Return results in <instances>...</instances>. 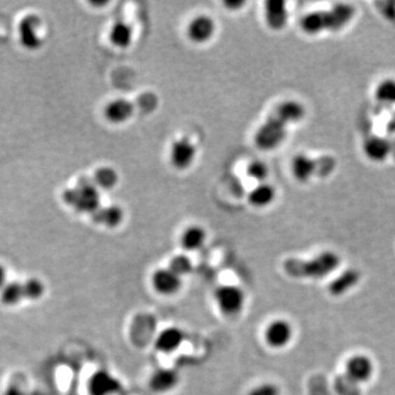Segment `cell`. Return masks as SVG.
<instances>
[{
  "label": "cell",
  "instance_id": "cell-24",
  "mask_svg": "<svg viewBox=\"0 0 395 395\" xmlns=\"http://www.w3.org/2000/svg\"><path fill=\"white\" fill-rule=\"evenodd\" d=\"M92 180L99 190H111L119 183V174L109 166H102L94 172Z\"/></svg>",
  "mask_w": 395,
  "mask_h": 395
},
{
  "label": "cell",
  "instance_id": "cell-9",
  "mask_svg": "<svg viewBox=\"0 0 395 395\" xmlns=\"http://www.w3.org/2000/svg\"><path fill=\"white\" fill-rule=\"evenodd\" d=\"M216 31V21L205 15H197L187 27V36L195 44L207 43Z\"/></svg>",
  "mask_w": 395,
  "mask_h": 395
},
{
  "label": "cell",
  "instance_id": "cell-7",
  "mask_svg": "<svg viewBox=\"0 0 395 395\" xmlns=\"http://www.w3.org/2000/svg\"><path fill=\"white\" fill-rule=\"evenodd\" d=\"M43 26V21L40 15H26L19 23L18 33L19 40L21 46L27 50L34 51L38 50L43 44V38L41 34Z\"/></svg>",
  "mask_w": 395,
  "mask_h": 395
},
{
  "label": "cell",
  "instance_id": "cell-5",
  "mask_svg": "<svg viewBox=\"0 0 395 395\" xmlns=\"http://www.w3.org/2000/svg\"><path fill=\"white\" fill-rule=\"evenodd\" d=\"M336 168V160L325 155L311 158L307 154H298L291 162V172L300 183H307L312 178L328 177Z\"/></svg>",
  "mask_w": 395,
  "mask_h": 395
},
{
  "label": "cell",
  "instance_id": "cell-35",
  "mask_svg": "<svg viewBox=\"0 0 395 395\" xmlns=\"http://www.w3.org/2000/svg\"><path fill=\"white\" fill-rule=\"evenodd\" d=\"M3 395H25L20 389L15 388V387H9L7 390L5 391Z\"/></svg>",
  "mask_w": 395,
  "mask_h": 395
},
{
  "label": "cell",
  "instance_id": "cell-26",
  "mask_svg": "<svg viewBox=\"0 0 395 395\" xmlns=\"http://www.w3.org/2000/svg\"><path fill=\"white\" fill-rule=\"evenodd\" d=\"M377 102L387 106L395 104V79L388 78L381 81L375 90Z\"/></svg>",
  "mask_w": 395,
  "mask_h": 395
},
{
  "label": "cell",
  "instance_id": "cell-10",
  "mask_svg": "<svg viewBox=\"0 0 395 395\" xmlns=\"http://www.w3.org/2000/svg\"><path fill=\"white\" fill-rule=\"evenodd\" d=\"M120 390V381L106 370H98L88 381L89 395H114Z\"/></svg>",
  "mask_w": 395,
  "mask_h": 395
},
{
  "label": "cell",
  "instance_id": "cell-11",
  "mask_svg": "<svg viewBox=\"0 0 395 395\" xmlns=\"http://www.w3.org/2000/svg\"><path fill=\"white\" fill-rule=\"evenodd\" d=\"M293 328L286 319H275L265 331V340L272 348H284L291 342Z\"/></svg>",
  "mask_w": 395,
  "mask_h": 395
},
{
  "label": "cell",
  "instance_id": "cell-16",
  "mask_svg": "<svg viewBox=\"0 0 395 395\" xmlns=\"http://www.w3.org/2000/svg\"><path fill=\"white\" fill-rule=\"evenodd\" d=\"M366 158L371 162H381L388 158L391 153V143L381 137H370L362 145Z\"/></svg>",
  "mask_w": 395,
  "mask_h": 395
},
{
  "label": "cell",
  "instance_id": "cell-28",
  "mask_svg": "<svg viewBox=\"0 0 395 395\" xmlns=\"http://www.w3.org/2000/svg\"><path fill=\"white\" fill-rule=\"evenodd\" d=\"M23 292H25V299L36 301L42 298L46 291V286L43 282L38 278H30L23 282Z\"/></svg>",
  "mask_w": 395,
  "mask_h": 395
},
{
  "label": "cell",
  "instance_id": "cell-18",
  "mask_svg": "<svg viewBox=\"0 0 395 395\" xmlns=\"http://www.w3.org/2000/svg\"><path fill=\"white\" fill-rule=\"evenodd\" d=\"M360 279H361L360 271H358L357 269H347L329 284V293L334 296H340L347 293L359 284Z\"/></svg>",
  "mask_w": 395,
  "mask_h": 395
},
{
  "label": "cell",
  "instance_id": "cell-30",
  "mask_svg": "<svg viewBox=\"0 0 395 395\" xmlns=\"http://www.w3.org/2000/svg\"><path fill=\"white\" fill-rule=\"evenodd\" d=\"M247 175L253 179L257 180L259 183H265L269 175V168L266 162L261 160H253L249 162V166L246 168Z\"/></svg>",
  "mask_w": 395,
  "mask_h": 395
},
{
  "label": "cell",
  "instance_id": "cell-8",
  "mask_svg": "<svg viewBox=\"0 0 395 395\" xmlns=\"http://www.w3.org/2000/svg\"><path fill=\"white\" fill-rule=\"evenodd\" d=\"M197 156V147L188 137L175 139L170 146V162L176 169L186 170L190 167Z\"/></svg>",
  "mask_w": 395,
  "mask_h": 395
},
{
  "label": "cell",
  "instance_id": "cell-17",
  "mask_svg": "<svg viewBox=\"0 0 395 395\" xmlns=\"http://www.w3.org/2000/svg\"><path fill=\"white\" fill-rule=\"evenodd\" d=\"M185 340V333L178 327L165 328L155 340V348L164 354H170L180 347Z\"/></svg>",
  "mask_w": 395,
  "mask_h": 395
},
{
  "label": "cell",
  "instance_id": "cell-1",
  "mask_svg": "<svg viewBox=\"0 0 395 395\" xmlns=\"http://www.w3.org/2000/svg\"><path fill=\"white\" fill-rule=\"evenodd\" d=\"M305 117V108L296 100H286L275 108L272 113L257 130L254 142L261 151H274L284 142L288 127Z\"/></svg>",
  "mask_w": 395,
  "mask_h": 395
},
{
  "label": "cell",
  "instance_id": "cell-6",
  "mask_svg": "<svg viewBox=\"0 0 395 395\" xmlns=\"http://www.w3.org/2000/svg\"><path fill=\"white\" fill-rule=\"evenodd\" d=\"M214 300L224 315L233 317L241 313L245 305V293L243 290L233 284L219 286L214 293Z\"/></svg>",
  "mask_w": 395,
  "mask_h": 395
},
{
  "label": "cell",
  "instance_id": "cell-25",
  "mask_svg": "<svg viewBox=\"0 0 395 395\" xmlns=\"http://www.w3.org/2000/svg\"><path fill=\"white\" fill-rule=\"evenodd\" d=\"M25 300L22 284L18 282H7L0 291V301L7 307H15Z\"/></svg>",
  "mask_w": 395,
  "mask_h": 395
},
{
  "label": "cell",
  "instance_id": "cell-15",
  "mask_svg": "<svg viewBox=\"0 0 395 395\" xmlns=\"http://www.w3.org/2000/svg\"><path fill=\"white\" fill-rule=\"evenodd\" d=\"M265 20L267 26L274 31L286 28L289 21V11L286 1L282 0H268L265 3Z\"/></svg>",
  "mask_w": 395,
  "mask_h": 395
},
{
  "label": "cell",
  "instance_id": "cell-4",
  "mask_svg": "<svg viewBox=\"0 0 395 395\" xmlns=\"http://www.w3.org/2000/svg\"><path fill=\"white\" fill-rule=\"evenodd\" d=\"M66 205L78 213L94 214L102 207V195L92 178L81 177L74 187L63 193Z\"/></svg>",
  "mask_w": 395,
  "mask_h": 395
},
{
  "label": "cell",
  "instance_id": "cell-2",
  "mask_svg": "<svg viewBox=\"0 0 395 395\" xmlns=\"http://www.w3.org/2000/svg\"><path fill=\"white\" fill-rule=\"evenodd\" d=\"M356 15V8L350 4H337L329 9L312 11L302 17L300 28L305 34L315 36L322 32H337L347 27Z\"/></svg>",
  "mask_w": 395,
  "mask_h": 395
},
{
  "label": "cell",
  "instance_id": "cell-21",
  "mask_svg": "<svg viewBox=\"0 0 395 395\" xmlns=\"http://www.w3.org/2000/svg\"><path fill=\"white\" fill-rule=\"evenodd\" d=\"M109 40L116 48H127L133 42V28L125 21H116L110 29Z\"/></svg>",
  "mask_w": 395,
  "mask_h": 395
},
{
  "label": "cell",
  "instance_id": "cell-32",
  "mask_svg": "<svg viewBox=\"0 0 395 395\" xmlns=\"http://www.w3.org/2000/svg\"><path fill=\"white\" fill-rule=\"evenodd\" d=\"M279 389L272 383H263L251 389L249 395H279Z\"/></svg>",
  "mask_w": 395,
  "mask_h": 395
},
{
  "label": "cell",
  "instance_id": "cell-13",
  "mask_svg": "<svg viewBox=\"0 0 395 395\" xmlns=\"http://www.w3.org/2000/svg\"><path fill=\"white\" fill-rule=\"evenodd\" d=\"M135 110L137 106L134 102H130L127 99L118 98L106 104L104 114L108 121L114 125H121L134 116Z\"/></svg>",
  "mask_w": 395,
  "mask_h": 395
},
{
  "label": "cell",
  "instance_id": "cell-23",
  "mask_svg": "<svg viewBox=\"0 0 395 395\" xmlns=\"http://www.w3.org/2000/svg\"><path fill=\"white\" fill-rule=\"evenodd\" d=\"M207 241V232L199 226H191L183 230L180 236L181 247L188 251L200 249Z\"/></svg>",
  "mask_w": 395,
  "mask_h": 395
},
{
  "label": "cell",
  "instance_id": "cell-34",
  "mask_svg": "<svg viewBox=\"0 0 395 395\" xmlns=\"http://www.w3.org/2000/svg\"><path fill=\"white\" fill-rule=\"evenodd\" d=\"M244 5H245L244 1H228V3H226V7H228V9H232V11H236V9L238 11V9Z\"/></svg>",
  "mask_w": 395,
  "mask_h": 395
},
{
  "label": "cell",
  "instance_id": "cell-31",
  "mask_svg": "<svg viewBox=\"0 0 395 395\" xmlns=\"http://www.w3.org/2000/svg\"><path fill=\"white\" fill-rule=\"evenodd\" d=\"M137 109L144 113H151L154 111L158 106V97L154 92H144V94L139 96L137 102H134Z\"/></svg>",
  "mask_w": 395,
  "mask_h": 395
},
{
  "label": "cell",
  "instance_id": "cell-27",
  "mask_svg": "<svg viewBox=\"0 0 395 395\" xmlns=\"http://www.w3.org/2000/svg\"><path fill=\"white\" fill-rule=\"evenodd\" d=\"M167 268L170 269L172 272H175L180 278H183V276H187L193 271V261L186 255H178L170 259Z\"/></svg>",
  "mask_w": 395,
  "mask_h": 395
},
{
  "label": "cell",
  "instance_id": "cell-20",
  "mask_svg": "<svg viewBox=\"0 0 395 395\" xmlns=\"http://www.w3.org/2000/svg\"><path fill=\"white\" fill-rule=\"evenodd\" d=\"M92 221L99 226L113 228L119 226L125 219V212L119 205H108L100 207L94 214H92Z\"/></svg>",
  "mask_w": 395,
  "mask_h": 395
},
{
  "label": "cell",
  "instance_id": "cell-36",
  "mask_svg": "<svg viewBox=\"0 0 395 395\" xmlns=\"http://www.w3.org/2000/svg\"><path fill=\"white\" fill-rule=\"evenodd\" d=\"M92 5L95 6H104L106 5V4H108V1H96V3H92Z\"/></svg>",
  "mask_w": 395,
  "mask_h": 395
},
{
  "label": "cell",
  "instance_id": "cell-19",
  "mask_svg": "<svg viewBox=\"0 0 395 395\" xmlns=\"http://www.w3.org/2000/svg\"><path fill=\"white\" fill-rule=\"evenodd\" d=\"M179 377L175 370L158 369L150 377V388L154 392L166 393L176 388Z\"/></svg>",
  "mask_w": 395,
  "mask_h": 395
},
{
  "label": "cell",
  "instance_id": "cell-29",
  "mask_svg": "<svg viewBox=\"0 0 395 395\" xmlns=\"http://www.w3.org/2000/svg\"><path fill=\"white\" fill-rule=\"evenodd\" d=\"M335 389L340 395H360L359 384L350 380L347 375H340L335 380Z\"/></svg>",
  "mask_w": 395,
  "mask_h": 395
},
{
  "label": "cell",
  "instance_id": "cell-14",
  "mask_svg": "<svg viewBox=\"0 0 395 395\" xmlns=\"http://www.w3.org/2000/svg\"><path fill=\"white\" fill-rule=\"evenodd\" d=\"M152 284L155 291L158 293L162 296H172L179 291L183 286V280L170 269L160 268L153 274Z\"/></svg>",
  "mask_w": 395,
  "mask_h": 395
},
{
  "label": "cell",
  "instance_id": "cell-22",
  "mask_svg": "<svg viewBox=\"0 0 395 395\" xmlns=\"http://www.w3.org/2000/svg\"><path fill=\"white\" fill-rule=\"evenodd\" d=\"M277 197L276 188L270 183H258L249 193V202L255 208H266L274 202Z\"/></svg>",
  "mask_w": 395,
  "mask_h": 395
},
{
  "label": "cell",
  "instance_id": "cell-3",
  "mask_svg": "<svg viewBox=\"0 0 395 395\" xmlns=\"http://www.w3.org/2000/svg\"><path fill=\"white\" fill-rule=\"evenodd\" d=\"M340 258L334 251H326L311 259L289 258L284 270L296 279H321L332 274L340 266Z\"/></svg>",
  "mask_w": 395,
  "mask_h": 395
},
{
  "label": "cell",
  "instance_id": "cell-12",
  "mask_svg": "<svg viewBox=\"0 0 395 395\" xmlns=\"http://www.w3.org/2000/svg\"><path fill=\"white\" fill-rule=\"evenodd\" d=\"M345 370V375H347L350 380L357 384H361L371 379L375 367L371 359L367 356L355 355L348 359Z\"/></svg>",
  "mask_w": 395,
  "mask_h": 395
},
{
  "label": "cell",
  "instance_id": "cell-33",
  "mask_svg": "<svg viewBox=\"0 0 395 395\" xmlns=\"http://www.w3.org/2000/svg\"><path fill=\"white\" fill-rule=\"evenodd\" d=\"M7 282V271H6L5 267L0 263V291L3 290Z\"/></svg>",
  "mask_w": 395,
  "mask_h": 395
}]
</instances>
